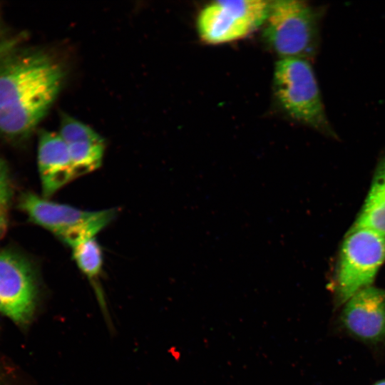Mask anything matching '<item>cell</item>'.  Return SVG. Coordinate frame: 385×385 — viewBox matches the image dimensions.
Segmentation results:
<instances>
[{
  "mask_svg": "<svg viewBox=\"0 0 385 385\" xmlns=\"http://www.w3.org/2000/svg\"><path fill=\"white\" fill-rule=\"evenodd\" d=\"M64 78L61 66L40 51L0 56V133L25 137L43 118Z\"/></svg>",
  "mask_w": 385,
  "mask_h": 385,
  "instance_id": "1",
  "label": "cell"
},
{
  "mask_svg": "<svg viewBox=\"0 0 385 385\" xmlns=\"http://www.w3.org/2000/svg\"><path fill=\"white\" fill-rule=\"evenodd\" d=\"M273 98L289 119L333 139L338 135L327 116L311 61L280 58L272 76Z\"/></svg>",
  "mask_w": 385,
  "mask_h": 385,
  "instance_id": "2",
  "label": "cell"
},
{
  "mask_svg": "<svg viewBox=\"0 0 385 385\" xmlns=\"http://www.w3.org/2000/svg\"><path fill=\"white\" fill-rule=\"evenodd\" d=\"M322 10L304 1H271L262 36L266 46L280 58L309 61L319 46Z\"/></svg>",
  "mask_w": 385,
  "mask_h": 385,
  "instance_id": "3",
  "label": "cell"
},
{
  "mask_svg": "<svg viewBox=\"0 0 385 385\" xmlns=\"http://www.w3.org/2000/svg\"><path fill=\"white\" fill-rule=\"evenodd\" d=\"M385 260V235L352 226L341 246L334 279L337 303H346L360 290L371 286Z\"/></svg>",
  "mask_w": 385,
  "mask_h": 385,
  "instance_id": "4",
  "label": "cell"
},
{
  "mask_svg": "<svg viewBox=\"0 0 385 385\" xmlns=\"http://www.w3.org/2000/svg\"><path fill=\"white\" fill-rule=\"evenodd\" d=\"M19 205L33 222L53 233L71 248L96 237L113 220L117 212L115 209L83 210L32 192L22 195Z\"/></svg>",
  "mask_w": 385,
  "mask_h": 385,
  "instance_id": "5",
  "label": "cell"
},
{
  "mask_svg": "<svg viewBox=\"0 0 385 385\" xmlns=\"http://www.w3.org/2000/svg\"><path fill=\"white\" fill-rule=\"evenodd\" d=\"M271 1H215L205 5L196 19L200 39L209 45L242 39L262 28Z\"/></svg>",
  "mask_w": 385,
  "mask_h": 385,
  "instance_id": "6",
  "label": "cell"
},
{
  "mask_svg": "<svg viewBox=\"0 0 385 385\" xmlns=\"http://www.w3.org/2000/svg\"><path fill=\"white\" fill-rule=\"evenodd\" d=\"M37 284L24 258L0 251V313L21 326L28 324L36 310Z\"/></svg>",
  "mask_w": 385,
  "mask_h": 385,
  "instance_id": "7",
  "label": "cell"
},
{
  "mask_svg": "<svg viewBox=\"0 0 385 385\" xmlns=\"http://www.w3.org/2000/svg\"><path fill=\"white\" fill-rule=\"evenodd\" d=\"M344 328L360 340L377 343L385 341V289L373 286L354 294L341 315Z\"/></svg>",
  "mask_w": 385,
  "mask_h": 385,
  "instance_id": "8",
  "label": "cell"
},
{
  "mask_svg": "<svg viewBox=\"0 0 385 385\" xmlns=\"http://www.w3.org/2000/svg\"><path fill=\"white\" fill-rule=\"evenodd\" d=\"M37 161L42 194L45 198L51 197L78 178L68 144L58 133L41 131Z\"/></svg>",
  "mask_w": 385,
  "mask_h": 385,
  "instance_id": "9",
  "label": "cell"
},
{
  "mask_svg": "<svg viewBox=\"0 0 385 385\" xmlns=\"http://www.w3.org/2000/svg\"><path fill=\"white\" fill-rule=\"evenodd\" d=\"M353 226L385 235V156L376 167L367 197Z\"/></svg>",
  "mask_w": 385,
  "mask_h": 385,
  "instance_id": "10",
  "label": "cell"
},
{
  "mask_svg": "<svg viewBox=\"0 0 385 385\" xmlns=\"http://www.w3.org/2000/svg\"><path fill=\"white\" fill-rule=\"evenodd\" d=\"M71 249L77 267L95 285V289L99 297L96 282L98 280L103 263L101 247L96 237H93L77 244Z\"/></svg>",
  "mask_w": 385,
  "mask_h": 385,
  "instance_id": "11",
  "label": "cell"
},
{
  "mask_svg": "<svg viewBox=\"0 0 385 385\" xmlns=\"http://www.w3.org/2000/svg\"><path fill=\"white\" fill-rule=\"evenodd\" d=\"M68 146L78 177L95 171L101 165L105 152L103 139L77 142Z\"/></svg>",
  "mask_w": 385,
  "mask_h": 385,
  "instance_id": "12",
  "label": "cell"
},
{
  "mask_svg": "<svg viewBox=\"0 0 385 385\" xmlns=\"http://www.w3.org/2000/svg\"><path fill=\"white\" fill-rule=\"evenodd\" d=\"M58 133L67 144L103 140L91 127L67 115L61 118Z\"/></svg>",
  "mask_w": 385,
  "mask_h": 385,
  "instance_id": "13",
  "label": "cell"
},
{
  "mask_svg": "<svg viewBox=\"0 0 385 385\" xmlns=\"http://www.w3.org/2000/svg\"><path fill=\"white\" fill-rule=\"evenodd\" d=\"M12 195L11 183L0 184V212H7V208Z\"/></svg>",
  "mask_w": 385,
  "mask_h": 385,
  "instance_id": "14",
  "label": "cell"
},
{
  "mask_svg": "<svg viewBox=\"0 0 385 385\" xmlns=\"http://www.w3.org/2000/svg\"><path fill=\"white\" fill-rule=\"evenodd\" d=\"M10 183L9 170L7 163L0 158V184Z\"/></svg>",
  "mask_w": 385,
  "mask_h": 385,
  "instance_id": "15",
  "label": "cell"
},
{
  "mask_svg": "<svg viewBox=\"0 0 385 385\" xmlns=\"http://www.w3.org/2000/svg\"><path fill=\"white\" fill-rule=\"evenodd\" d=\"M7 212H0V237L4 234L7 227Z\"/></svg>",
  "mask_w": 385,
  "mask_h": 385,
  "instance_id": "16",
  "label": "cell"
},
{
  "mask_svg": "<svg viewBox=\"0 0 385 385\" xmlns=\"http://www.w3.org/2000/svg\"><path fill=\"white\" fill-rule=\"evenodd\" d=\"M374 385H385V380L380 381L376 383Z\"/></svg>",
  "mask_w": 385,
  "mask_h": 385,
  "instance_id": "17",
  "label": "cell"
},
{
  "mask_svg": "<svg viewBox=\"0 0 385 385\" xmlns=\"http://www.w3.org/2000/svg\"><path fill=\"white\" fill-rule=\"evenodd\" d=\"M0 53H1V50H0Z\"/></svg>",
  "mask_w": 385,
  "mask_h": 385,
  "instance_id": "18",
  "label": "cell"
},
{
  "mask_svg": "<svg viewBox=\"0 0 385 385\" xmlns=\"http://www.w3.org/2000/svg\"><path fill=\"white\" fill-rule=\"evenodd\" d=\"M0 385H2L1 384H0Z\"/></svg>",
  "mask_w": 385,
  "mask_h": 385,
  "instance_id": "19",
  "label": "cell"
}]
</instances>
